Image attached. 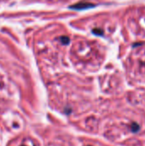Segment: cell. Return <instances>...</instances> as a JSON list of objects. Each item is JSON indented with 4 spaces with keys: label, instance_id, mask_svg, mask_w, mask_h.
Returning a JSON list of instances; mask_svg holds the SVG:
<instances>
[{
    "label": "cell",
    "instance_id": "6da1fadb",
    "mask_svg": "<svg viewBox=\"0 0 145 146\" xmlns=\"http://www.w3.org/2000/svg\"><path fill=\"white\" fill-rule=\"evenodd\" d=\"M94 5L91 3H80L75 5L71 6V9H88V8H91Z\"/></svg>",
    "mask_w": 145,
    "mask_h": 146
},
{
    "label": "cell",
    "instance_id": "7a4b0ae2",
    "mask_svg": "<svg viewBox=\"0 0 145 146\" xmlns=\"http://www.w3.org/2000/svg\"><path fill=\"white\" fill-rule=\"evenodd\" d=\"M62 43H64V44H68V41H69V39L68 38H62Z\"/></svg>",
    "mask_w": 145,
    "mask_h": 146
},
{
    "label": "cell",
    "instance_id": "3957f363",
    "mask_svg": "<svg viewBox=\"0 0 145 146\" xmlns=\"http://www.w3.org/2000/svg\"><path fill=\"white\" fill-rule=\"evenodd\" d=\"M22 146H23V145H22Z\"/></svg>",
    "mask_w": 145,
    "mask_h": 146
}]
</instances>
